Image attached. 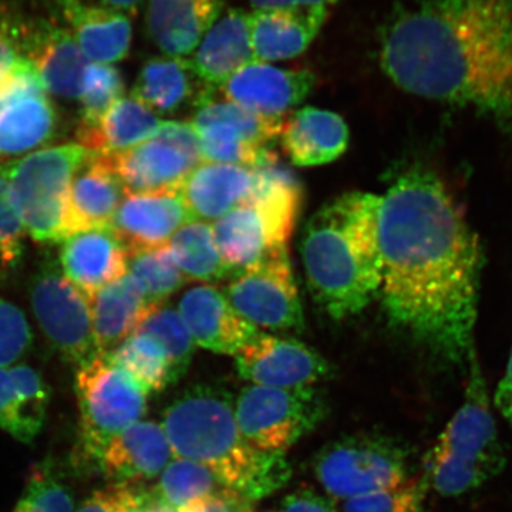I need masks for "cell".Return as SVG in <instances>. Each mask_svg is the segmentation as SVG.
Segmentation results:
<instances>
[{
    "label": "cell",
    "instance_id": "39",
    "mask_svg": "<svg viewBox=\"0 0 512 512\" xmlns=\"http://www.w3.org/2000/svg\"><path fill=\"white\" fill-rule=\"evenodd\" d=\"M194 126V124H192ZM200 138L202 161L255 168L264 161L269 148L251 143L232 127L220 123L194 126Z\"/></svg>",
    "mask_w": 512,
    "mask_h": 512
},
{
    "label": "cell",
    "instance_id": "51",
    "mask_svg": "<svg viewBox=\"0 0 512 512\" xmlns=\"http://www.w3.org/2000/svg\"><path fill=\"white\" fill-rule=\"evenodd\" d=\"M339 0H251L254 9L289 8V6H326Z\"/></svg>",
    "mask_w": 512,
    "mask_h": 512
},
{
    "label": "cell",
    "instance_id": "31",
    "mask_svg": "<svg viewBox=\"0 0 512 512\" xmlns=\"http://www.w3.org/2000/svg\"><path fill=\"white\" fill-rule=\"evenodd\" d=\"M198 80L190 59L156 57L141 67L131 97L153 113L171 114L195 99L194 83Z\"/></svg>",
    "mask_w": 512,
    "mask_h": 512
},
{
    "label": "cell",
    "instance_id": "32",
    "mask_svg": "<svg viewBox=\"0 0 512 512\" xmlns=\"http://www.w3.org/2000/svg\"><path fill=\"white\" fill-rule=\"evenodd\" d=\"M90 63L120 62L128 55L133 29L128 16L110 10H80L64 15Z\"/></svg>",
    "mask_w": 512,
    "mask_h": 512
},
{
    "label": "cell",
    "instance_id": "28",
    "mask_svg": "<svg viewBox=\"0 0 512 512\" xmlns=\"http://www.w3.org/2000/svg\"><path fill=\"white\" fill-rule=\"evenodd\" d=\"M50 390L42 376L26 365L0 369V429L30 444L45 424Z\"/></svg>",
    "mask_w": 512,
    "mask_h": 512
},
{
    "label": "cell",
    "instance_id": "50",
    "mask_svg": "<svg viewBox=\"0 0 512 512\" xmlns=\"http://www.w3.org/2000/svg\"><path fill=\"white\" fill-rule=\"evenodd\" d=\"M495 406L505 417L512 413V350L503 380L498 384L495 392Z\"/></svg>",
    "mask_w": 512,
    "mask_h": 512
},
{
    "label": "cell",
    "instance_id": "5",
    "mask_svg": "<svg viewBox=\"0 0 512 512\" xmlns=\"http://www.w3.org/2000/svg\"><path fill=\"white\" fill-rule=\"evenodd\" d=\"M424 466L427 485L443 497H458L477 490L498 476L505 466L477 356L468 365L463 404L427 454Z\"/></svg>",
    "mask_w": 512,
    "mask_h": 512
},
{
    "label": "cell",
    "instance_id": "21",
    "mask_svg": "<svg viewBox=\"0 0 512 512\" xmlns=\"http://www.w3.org/2000/svg\"><path fill=\"white\" fill-rule=\"evenodd\" d=\"M60 269L92 301L100 289L128 274V256L113 228L90 229L63 242Z\"/></svg>",
    "mask_w": 512,
    "mask_h": 512
},
{
    "label": "cell",
    "instance_id": "20",
    "mask_svg": "<svg viewBox=\"0 0 512 512\" xmlns=\"http://www.w3.org/2000/svg\"><path fill=\"white\" fill-rule=\"evenodd\" d=\"M326 6L254 9L248 13L256 62L269 63L302 55L328 19Z\"/></svg>",
    "mask_w": 512,
    "mask_h": 512
},
{
    "label": "cell",
    "instance_id": "22",
    "mask_svg": "<svg viewBox=\"0 0 512 512\" xmlns=\"http://www.w3.org/2000/svg\"><path fill=\"white\" fill-rule=\"evenodd\" d=\"M222 13V0H148V36L164 56L187 59Z\"/></svg>",
    "mask_w": 512,
    "mask_h": 512
},
{
    "label": "cell",
    "instance_id": "38",
    "mask_svg": "<svg viewBox=\"0 0 512 512\" xmlns=\"http://www.w3.org/2000/svg\"><path fill=\"white\" fill-rule=\"evenodd\" d=\"M160 343L170 366L171 383L178 382L190 367L195 343L183 316L173 308H158L137 330Z\"/></svg>",
    "mask_w": 512,
    "mask_h": 512
},
{
    "label": "cell",
    "instance_id": "18",
    "mask_svg": "<svg viewBox=\"0 0 512 512\" xmlns=\"http://www.w3.org/2000/svg\"><path fill=\"white\" fill-rule=\"evenodd\" d=\"M194 343L200 348L235 356L258 333L229 303L225 293L211 285L190 289L178 305Z\"/></svg>",
    "mask_w": 512,
    "mask_h": 512
},
{
    "label": "cell",
    "instance_id": "36",
    "mask_svg": "<svg viewBox=\"0 0 512 512\" xmlns=\"http://www.w3.org/2000/svg\"><path fill=\"white\" fill-rule=\"evenodd\" d=\"M104 356L126 370L147 394L161 392L171 384L170 366L164 349L156 339L144 333H134Z\"/></svg>",
    "mask_w": 512,
    "mask_h": 512
},
{
    "label": "cell",
    "instance_id": "46",
    "mask_svg": "<svg viewBox=\"0 0 512 512\" xmlns=\"http://www.w3.org/2000/svg\"><path fill=\"white\" fill-rule=\"evenodd\" d=\"M62 8L63 15L80 10H110V12L123 13V15H136L143 0H56Z\"/></svg>",
    "mask_w": 512,
    "mask_h": 512
},
{
    "label": "cell",
    "instance_id": "52",
    "mask_svg": "<svg viewBox=\"0 0 512 512\" xmlns=\"http://www.w3.org/2000/svg\"><path fill=\"white\" fill-rule=\"evenodd\" d=\"M133 512H174V511H171L170 508L165 507L164 504H161L160 501H158L157 498L154 497V494L151 493V497H150V500H148V503Z\"/></svg>",
    "mask_w": 512,
    "mask_h": 512
},
{
    "label": "cell",
    "instance_id": "15",
    "mask_svg": "<svg viewBox=\"0 0 512 512\" xmlns=\"http://www.w3.org/2000/svg\"><path fill=\"white\" fill-rule=\"evenodd\" d=\"M235 366L252 386L281 389L312 387L332 375L328 360L311 346L259 332L235 355Z\"/></svg>",
    "mask_w": 512,
    "mask_h": 512
},
{
    "label": "cell",
    "instance_id": "10",
    "mask_svg": "<svg viewBox=\"0 0 512 512\" xmlns=\"http://www.w3.org/2000/svg\"><path fill=\"white\" fill-rule=\"evenodd\" d=\"M328 402L315 387L248 386L235 399L242 437L262 451H285L325 420Z\"/></svg>",
    "mask_w": 512,
    "mask_h": 512
},
{
    "label": "cell",
    "instance_id": "34",
    "mask_svg": "<svg viewBox=\"0 0 512 512\" xmlns=\"http://www.w3.org/2000/svg\"><path fill=\"white\" fill-rule=\"evenodd\" d=\"M235 493L210 468L195 461L174 458L163 473L154 497L171 511L180 512L185 508L210 500L212 497Z\"/></svg>",
    "mask_w": 512,
    "mask_h": 512
},
{
    "label": "cell",
    "instance_id": "26",
    "mask_svg": "<svg viewBox=\"0 0 512 512\" xmlns=\"http://www.w3.org/2000/svg\"><path fill=\"white\" fill-rule=\"evenodd\" d=\"M285 153L298 167H315L338 160L349 144V128L333 111L303 107L285 120Z\"/></svg>",
    "mask_w": 512,
    "mask_h": 512
},
{
    "label": "cell",
    "instance_id": "49",
    "mask_svg": "<svg viewBox=\"0 0 512 512\" xmlns=\"http://www.w3.org/2000/svg\"><path fill=\"white\" fill-rule=\"evenodd\" d=\"M249 505L237 493H228L201 501L180 512H249Z\"/></svg>",
    "mask_w": 512,
    "mask_h": 512
},
{
    "label": "cell",
    "instance_id": "13",
    "mask_svg": "<svg viewBox=\"0 0 512 512\" xmlns=\"http://www.w3.org/2000/svg\"><path fill=\"white\" fill-rule=\"evenodd\" d=\"M224 293L232 308L255 326L279 332L305 328L288 248L235 272Z\"/></svg>",
    "mask_w": 512,
    "mask_h": 512
},
{
    "label": "cell",
    "instance_id": "11",
    "mask_svg": "<svg viewBox=\"0 0 512 512\" xmlns=\"http://www.w3.org/2000/svg\"><path fill=\"white\" fill-rule=\"evenodd\" d=\"M30 302L50 345L66 362L83 366L100 355L94 339L92 301L64 276L45 264L30 282Z\"/></svg>",
    "mask_w": 512,
    "mask_h": 512
},
{
    "label": "cell",
    "instance_id": "35",
    "mask_svg": "<svg viewBox=\"0 0 512 512\" xmlns=\"http://www.w3.org/2000/svg\"><path fill=\"white\" fill-rule=\"evenodd\" d=\"M211 90L208 87L195 101L191 124L194 126L208 123L225 124V126L237 130L251 143L264 148H268L276 138L281 137L284 119L262 116V114L238 106L232 101L215 100Z\"/></svg>",
    "mask_w": 512,
    "mask_h": 512
},
{
    "label": "cell",
    "instance_id": "53",
    "mask_svg": "<svg viewBox=\"0 0 512 512\" xmlns=\"http://www.w3.org/2000/svg\"><path fill=\"white\" fill-rule=\"evenodd\" d=\"M505 419L510 420V423H511V426H512V413L508 414V416L505 417Z\"/></svg>",
    "mask_w": 512,
    "mask_h": 512
},
{
    "label": "cell",
    "instance_id": "6",
    "mask_svg": "<svg viewBox=\"0 0 512 512\" xmlns=\"http://www.w3.org/2000/svg\"><path fill=\"white\" fill-rule=\"evenodd\" d=\"M256 174L249 201L211 224L222 258L234 272L288 248L302 208L301 183L285 165H266Z\"/></svg>",
    "mask_w": 512,
    "mask_h": 512
},
{
    "label": "cell",
    "instance_id": "9",
    "mask_svg": "<svg viewBox=\"0 0 512 512\" xmlns=\"http://www.w3.org/2000/svg\"><path fill=\"white\" fill-rule=\"evenodd\" d=\"M313 471L330 497L345 501L409 478L406 451L377 433L352 434L326 444L316 454Z\"/></svg>",
    "mask_w": 512,
    "mask_h": 512
},
{
    "label": "cell",
    "instance_id": "30",
    "mask_svg": "<svg viewBox=\"0 0 512 512\" xmlns=\"http://www.w3.org/2000/svg\"><path fill=\"white\" fill-rule=\"evenodd\" d=\"M57 114L47 93L32 94L0 109V157L45 146L55 136Z\"/></svg>",
    "mask_w": 512,
    "mask_h": 512
},
{
    "label": "cell",
    "instance_id": "44",
    "mask_svg": "<svg viewBox=\"0 0 512 512\" xmlns=\"http://www.w3.org/2000/svg\"><path fill=\"white\" fill-rule=\"evenodd\" d=\"M32 345L25 313L18 306L0 298V369L18 362Z\"/></svg>",
    "mask_w": 512,
    "mask_h": 512
},
{
    "label": "cell",
    "instance_id": "45",
    "mask_svg": "<svg viewBox=\"0 0 512 512\" xmlns=\"http://www.w3.org/2000/svg\"><path fill=\"white\" fill-rule=\"evenodd\" d=\"M151 493L134 484H113L94 491L77 512H133L150 500Z\"/></svg>",
    "mask_w": 512,
    "mask_h": 512
},
{
    "label": "cell",
    "instance_id": "7",
    "mask_svg": "<svg viewBox=\"0 0 512 512\" xmlns=\"http://www.w3.org/2000/svg\"><path fill=\"white\" fill-rule=\"evenodd\" d=\"M89 154L77 143L64 144L5 164L10 200L33 241L57 244L70 237V188Z\"/></svg>",
    "mask_w": 512,
    "mask_h": 512
},
{
    "label": "cell",
    "instance_id": "27",
    "mask_svg": "<svg viewBox=\"0 0 512 512\" xmlns=\"http://www.w3.org/2000/svg\"><path fill=\"white\" fill-rule=\"evenodd\" d=\"M158 308L128 274L100 289L92 299L94 339L100 355L133 336Z\"/></svg>",
    "mask_w": 512,
    "mask_h": 512
},
{
    "label": "cell",
    "instance_id": "1",
    "mask_svg": "<svg viewBox=\"0 0 512 512\" xmlns=\"http://www.w3.org/2000/svg\"><path fill=\"white\" fill-rule=\"evenodd\" d=\"M384 312L430 352L453 365L476 356L481 256L476 234L437 175L400 174L380 197Z\"/></svg>",
    "mask_w": 512,
    "mask_h": 512
},
{
    "label": "cell",
    "instance_id": "33",
    "mask_svg": "<svg viewBox=\"0 0 512 512\" xmlns=\"http://www.w3.org/2000/svg\"><path fill=\"white\" fill-rule=\"evenodd\" d=\"M168 248L188 281L211 284L235 274L222 258L212 225L207 222H187L175 232Z\"/></svg>",
    "mask_w": 512,
    "mask_h": 512
},
{
    "label": "cell",
    "instance_id": "14",
    "mask_svg": "<svg viewBox=\"0 0 512 512\" xmlns=\"http://www.w3.org/2000/svg\"><path fill=\"white\" fill-rule=\"evenodd\" d=\"M15 25L19 56L35 66L47 92L63 99H79L90 62L72 32L18 9Z\"/></svg>",
    "mask_w": 512,
    "mask_h": 512
},
{
    "label": "cell",
    "instance_id": "37",
    "mask_svg": "<svg viewBox=\"0 0 512 512\" xmlns=\"http://www.w3.org/2000/svg\"><path fill=\"white\" fill-rule=\"evenodd\" d=\"M128 275L146 296L148 302L161 306L188 279L175 264L170 248L161 247L128 258Z\"/></svg>",
    "mask_w": 512,
    "mask_h": 512
},
{
    "label": "cell",
    "instance_id": "23",
    "mask_svg": "<svg viewBox=\"0 0 512 512\" xmlns=\"http://www.w3.org/2000/svg\"><path fill=\"white\" fill-rule=\"evenodd\" d=\"M173 460L163 426L153 421H137L107 444L99 467L116 484H131L160 476Z\"/></svg>",
    "mask_w": 512,
    "mask_h": 512
},
{
    "label": "cell",
    "instance_id": "40",
    "mask_svg": "<svg viewBox=\"0 0 512 512\" xmlns=\"http://www.w3.org/2000/svg\"><path fill=\"white\" fill-rule=\"evenodd\" d=\"M124 97L123 76L109 64L90 63L84 73L80 103L83 126L99 123L114 104Z\"/></svg>",
    "mask_w": 512,
    "mask_h": 512
},
{
    "label": "cell",
    "instance_id": "24",
    "mask_svg": "<svg viewBox=\"0 0 512 512\" xmlns=\"http://www.w3.org/2000/svg\"><path fill=\"white\" fill-rule=\"evenodd\" d=\"M191 56L195 76L210 89H220L235 73L256 62L248 13L241 9L222 13Z\"/></svg>",
    "mask_w": 512,
    "mask_h": 512
},
{
    "label": "cell",
    "instance_id": "48",
    "mask_svg": "<svg viewBox=\"0 0 512 512\" xmlns=\"http://www.w3.org/2000/svg\"><path fill=\"white\" fill-rule=\"evenodd\" d=\"M279 512H339L335 504L328 498L323 497L315 491H296L285 498L282 510Z\"/></svg>",
    "mask_w": 512,
    "mask_h": 512
},
{
    "label": "cell",
    "instance_id": "8",
    "mask_svg": "<svg viewBox=\"0 0 512 512\" xmlns=\"http://www.w3.org/2000/svg\"><path fill=\"white\" fill-rule=\"evenodd\" d=\"M74 387L80 410V460L99 467L107 444L144 416L148 394L104 355L77 369Z\"/></svg>",
    "mask_w": 512,
    "mask_h": 512
},
{
    "label": "cell",
    "instance_id": "43",
    "mask_svg": "<svg viewBox=\"0 0 512 512\" xmlns=\"http://www.w3.org/2000/svg\"><path fill=\"white\" fill-rule=\"evenodd\" d=\"M13 512H73V498L50 467H39Z\"/></svg>",
    "mask_w": 512,
    "mask_h": 512
},
{
    "label": "cell",
    "instance_id": "16",
    "mask_svg": "<svg viewBox=\"0 0 512 512\" xmlns=\"http://www.w3.org/2000/svg\"><path fill=\"white\" fill-rule=\"evenodd\" d=\"M188 220L178 188L150 192H127L113 218L114 234L128 258L161 247Z\"/></svg>",
    "mask_w": 512,
    "mask_h": 512
},
{
    "label": "cell",
    "instance_id": "3",
    "mask_svg": "<svg viewBox=\"0 0 512 512\" xmlns=\"http://www.w3.org/2000/svg\"><path fill=\"white\" fill-rule=\"evenodd\" d=\"M379 195L350 191L306 224L301 255L313 302L333 320L355 316L379 296Z\"/></svg>",
    "mask_w": 512,
    "mask_h": 512
},
{
    "label": "cell",
    "instance_id": "47",
    "mask_svg": "<svg viewBox=\"0 0 512 512\" xmlns=\"http://www.w3.org/2000/svg\"><path fill=\"white\" fill-rule=\"evenodd\" d=\"M19 56L15 8L0 3V70Z\"/></svg>",
    "mask_w": 512,
    "mask_h": 512
},
{
    "label": "cell",
    "instance_id": "17",
    "mask_svg": "<svg viewBox=\"0 0 512 512\" xmlns=\"http://www.w3.org/2000/svg\"><path fill=\"white\" fill-rule=\"evenodd\" d=\"M316 76L309 70H285L254 62L235 73L220 87L225 100L262 116L279 117L311 94Z\"/></svg>",
    "mask_w": 512,
    "mask_h": 512
},
{
    "label": "cell",
    "instance_id": "19",
    "mask_svg": "<svg viewBox=\"0 0 512 512\" xmlns=\"http://www.w3.org/2000/svg\"><path fill=\"white\" fill-rule=\"evenodd\" d=\"M256 183L254 168L202 161L185 177L178 191L188 220L212 224L248 202Z\"/></svg>",
    "mask_w": 512,
    "mask_h": 512
},
{
    "label": "cell",
    "instance_id": "42",
    "mask_svg": "<svg viewBox=\"0 0 512 512\" xmlns=\"http://www.w3.org/2000/svg\"><path fill=\"white\" fill-rule=\"evenodd\" d=\"M25 228L10 200L5 165L0 164V282L15 274L23 256Z\"/></svg>",
    "mask_w": 512,
    "mask_h": 512
},
{
    "label": "cell",
    "instance_id": "2",
    "mask_svg": "<svg viewBox=\"0 0 512 512\" xmlns=\"http://www.w3.org/2000/svg\"><path fill=\"white\" fill-rule=\"evenodd\" d=\"M379 56L404 92L512 127V0H406Z\"/></svg>",
    "mask_w": 512,
    "mask_h": 512
},
{
    "label": "cell",
    "instance_id": "29",
    "mask_svg": "<svg viewBox=\"0 0 512 512\" xmlns=\"http://www.w3.org/2000/svg\"><path fill=\"white\" fill-rule=\"evenodd\" d=\"M164 123L140 101L131 96L123 97L99 123L94 126L79 124L77 144L90 154L120 153L157 136Z\"/></svg>",
    "mask_w": 512,
    "mask_h": 512
},
{
    "label": "cell",
    "instance_id": "12",
    "mask_svg": "<svg viewBox=\"0 0 512 512\" xmlns=\"http://www.w3.org/2000/svg\"><path fill=\"white\" fill-rule=\"evenodd\" d=\"M104 157L126 194L180 188L202 163L200 138L190 121H165L157 136Z\"/></svg>",
    "mask_w": 512,
    "mask_h": 512
},
{
    "label": "cell",
    "instance_id": "4",
    "mask_svg": "<svg viewBox=\"0 0 512 512\" xmlns=\"http://www.w3.org/2000/svg\"><path fill=\"white\" fill-rule=\"evenodd\" d=\"M174 458L210 468L222 483L252 504L281 490L292 468L284 451H262L242 437L235 400L221 387L201 384L167 407L163 424Z\"/></svg>",
    "mask_w": 512,
    "mask_h": 512
},
{
    "label": "cell",
    "instance_id": "41",
    "mask_svg": "<svg viewBox=\"0 0 512 512\" xmlns=\"http://www.w3.org/2000/svg\"><path fill=\"white\" fill-rule=\"evenodd\" d=\"M426 480L407 478L394 487L352 498L343 504V512H426Z\"/></svg>",
    "mask_w": 512,
    "mask_h": 512
},
{
    "label": "cell",
    "instance_id": "25",
    "mask_svg": "<svg viewBox=\"0 0 512 512\" xmlns=\"http://www.w3.org/2000/svg\"><path fill=\"white\" fill-rule=\"evenodd\" d=\"M124 195L126 191L106 157L89 154L70 188V237L90 229L111 228Z\"/></svg>",
    "mask_w": 512,
    "mask_h": 512
}]
</instances>
